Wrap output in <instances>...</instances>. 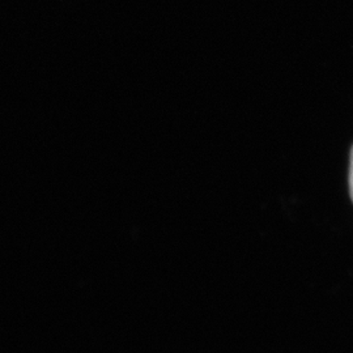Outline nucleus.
Returning a JSON list of instances; mask_svg holds the SVG:
<instances>
[{"label":"nucleus","instance_id":"f257e3e1","mask_svg":"<svg viewBox=\"0 0 353 353\" xmlns=\"http://www.w3.org/2000/svg\"><path fill=\"white\" fill-rule=\"evenodd\" d=\"M350 189H351V196L353 201V150L351 153V172H350Z\"/></svg>","mask_w":353,"mask_h":353}]
</instances>
